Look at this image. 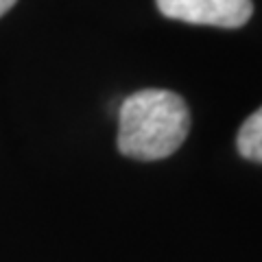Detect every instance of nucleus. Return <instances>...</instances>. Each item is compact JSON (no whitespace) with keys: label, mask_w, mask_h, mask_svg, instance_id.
Here are the masks:
<instances>
[{"label":"nucleus","mask_w":262,"mask_h":262,"mask_svg":"<svg viewBox=\"0 0 262 262\" xmlns=\"http://www.w3.org/2000/svg\"><path fill=\"white\" fill-rule=\"evenodd\" d=\"M190 129L186 101L170 90H140L127 96L118 112V151L153 162L173 155Z\"/></svg>","instance_id":"f257e3e1"},{"label":"nucleus","mask_w":262,"mask_h":262,"mask_svg":"<svg viewBox=\"0 0 262 262\" xmlns=\"http://www.w3.org/2000/svg\"><path fill=\"white\" fill-rule=\"evenodd\" d=\"M162 15L188 24L238 29L253 13L251 0H155Z\"/></svg>","instance_id":"f03ea898"},{"label":"nucleus","mask_w":262,"mask_h":262,"mask_svg":"<svg viewBox=\"0 0 262 262\" xmlns=\"http://www.w3.org/2000/svg\"><path fill=\"white\" fill-rule=\"evenodd\" d=\"M236 144H238V151L245 160L262 164V107L243 122Z\"/></svg>","instance_id":"7ed1b4c3"},{"label":"nucleus","mask_w":262,"mask_h":262,"mask_svg":"<svg viewBox=\"0 0 262 262\" xmlns=\"http://www.w3.org/2000/svg\"><path fill=\"white\" fill-rule=\"evenodd\" d=\"M15 3H18V0H0V15H5Z\"/></svg>","instance_id":"20e7f679"}]
</instances>
